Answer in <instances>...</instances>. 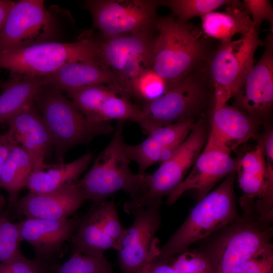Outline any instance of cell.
Segmentation results:
<instances>
[{"label": "cell", "instance_id": "cell-1", "mask_svg": "<svg viewBox=\"0 0 273 273\" xmlns=\"http://www.w3.org/2000/svg\"><path fill=\"white\" fill-rule=\"evenodd\" d=\"M151 53V67L169 89L188 76L205 70L212 52L202 31L172 14L158 18Z\"/></svg>", "mask_w": 273, "mask_h": 273}, {"label": "cell", "instance_id": "cell-2", "mask_svg": "<svg viewBox=\"0 0 273 273\" xmlns=\"http://www.w3.org/2000/svg\"><path fill=\"white\" fill-rule=\"evenodd\" d=\"M236 173L227 176L218 187L198 201L182 224L160 247L154 260L169 262L194 243L237 219Z\"/></svg>", "mask_w": 273, "mask_h": 273}, {"label": "cell", "instance_id": "cell-3", "mask_svg": "<svg viewBox=\"0 0 273 273\" xmlns=\"http://www.w3.org/2000/svg\"><path fill=\"white\" fill-rule=\"evenodd\" d=\"M44 3L43 0L14 2L0 31V52L48 42H67L64 37L66 24L71 22L70 14Z\"/></svg>", "mask_w": 273, "mask_h": 273}, {"label": "cell", "instance_id": "cell-4", "mask_svg": "<svg viewBox=\"0 0 273 273\" xmlns=\"http://www.w3.org/2000/svg\"><path fill=\"white\" fill-rule=\"evenodd\" d=\"M33 104L49 131L62 163L66 153L72 147L114 131L109 123L96 124L88 121L62 90L52 85L43 86Z\"/></svg>", "mask_w": 273, "mask_h": 273}, {"label": "cell", "instance_id": "cell-5", "mask_svg": "<svg viewBox=\"0 0 273 273\" xmlns=\"http://www.w3.org/2000/svg\"><path fill=\"white\" fill-rule=\"evenodd\" d=\"M124 121H118L117 129L108 146L95 161L89 171L77 185L93 203L106 200L120 190L128 193L131 200L141 195L145 182L144 174L133 173L125 150L122 131Z\"/></svg>", "mask_w": 273, "mask_h": 273}, {"label": "cell", "instance_id": "cell-6", "mask_svg": "<svg viewBox=\"0 0 273 273\" xmlns=\"http://www.w3.org/2000/svg\"><path fill=\"white\" fill-rule=\"evenodd\" d=\"M98 60L97 49L80 33L71 42H48L24 49L0 52V68L11 74L44 77L64 65L76 61Z\"/></svg>", "mask_w": 273, "mask_h": 273}, {"label": "cell", "instance_id": "cell-7", "mask_svg": "<svg viewBox=\"0 0 273 273\" xmlns=\"http://www.w3.org/2000/svg\"><path fill=\"white\" fill-rule=\"evenodd\" d=\"M262 45L259 31L253 28L239 39L219 43L212 51L205 71L213 91L214 108L234 97L254 65L256 50Z\"/></svg>", "mask_w": 273, "mask_h": 273}, {"label": "cell", "instance_id": "cell-8", "mask_svg": "<svg viewBox=\"0 0 273 273\" xmlns=\"http://www.w3.org/2000/svg\"><path fill=\"white\" fill-rule=\"evenodd\" d=\"M207 254L215 273H236L246 261L273 248L271 223L243 216L231 223Z\"/></svg>", "mask_w": 273, "mask_h": 273}, {"label": "cell", "instance_id": "cell-9", "mask_svg": "<svg viewBox=\"0 0 273 273\" xmlns=\"http://www.w3.org/2000/svg\"><path fill=\"white\" fill-rule=\"evenodd\" d=\"M82 114L96 124L111 120L137 122L148 134L159 126L133 104L122 88L107 85H94L64 92Z\"/></svg>", "mask_w": 273, "mask_h": 273}, {"label": "cell", "instance_id": "cell-10", "mask_svg": "<svg viewBox=\"0 0 273 273\" xmlns=\"http://www.w3.org/2000/svg\"><path fill=\"white\" fill-rule=\"evenodd\" d=\"M160 1L87 0L83 7L92 17V28L106 37L152 32Z\"/></svg>", "mask_w": 273, "mask_h": 273}, {"label": "cell", "instance_id": "cell-11", "mask_svg": "<svg viewBox=\"0 0 273 273\" xmlns=\"http://www.w3.org/2000/svg\"><path fill=\"white\" fill-rule=\"evenodd\" d=\"M206 130L202 121L195 124L191 132L173 155L161 163L152 174H146L141 194L125 203L127 207H146L161 202L181 182L202 152L206 142Z\"/></svg>", "mask_w": 273, "mask_h": 273}, {"label": "cell", "instance_id": "cell-12", "mask_svg": "<svg viewBox=\"0 0 273 273\" xmlns=\"http://www.w3.org/2000/svg\"><path fill=\"white\" fill-rule=\"evenodd\" d=\"M242 192L240 204L243 215L271 223L273 218L272 164L266 162L259 140L255 148L238 160L236 171Z\"/></svg>", "mask_w": 273, "mask_h": 273}, {"label": "cell", "instance_id": "cell-13", "mask_svg": "<svg viewBox=\"0 0 273 273\" xmlns=\"http://www.w3.org/2000/svg\"><path fill=\"white\" fill-rule=\"evenodd\" d=\"M161 203L124 208L134 219L131 225L125 229L117 251L121 273H144L158 254L159 242L155 235L161 224Z\"/></svg>", "mask_w": 273, "mask_h": 273}, {"label": "cell", "instance_id": "cell-14", "mask_svg": "<svg viewBox=\"0 0 273 273\" xmlns=\"http://www.w3.org/2000/svg\"><path fill=\"white\" fill-rule=\"evenodd\" d=\"M205 70L193 74L159 98L143 105L142 111L159 126L193 119L205 105L210 87Z\"/></svg>", "mask_w": 273, "mask_h": 273}, {"label": "cell", "instance_id": "cell-15", "mask_svg": "<svg viewBox=\"0 0 273 273\" xmlns=\"http://www.w3.org/2000/svg\"><path fill=\"white\" fill-rule=\"evenodd\" d=\"M233 98V107L259 120L270 112L273 105L272 33L267 37L260 60L248 72Z\"/></svg>", "mask_w": 273, "mask_h": 273}, {"label": "cell", "instance_id": "cell-16", "mask_svg": "<svg viewBox=\"0 0 273 273\" xmlns=\"http://www.w3.org/2000/svg\"><path fill=\"white\" fill-rule=\"evenodd\" d=\"M237 164L230 153L206 142L190 173L168 196L167 203L173 204L190 190L195 192L199 201L218 181L236 172Z\"/></svg>", "mask_w": 273, "mask_h": 273}, {"label": "cell", "instance_id": "cell-17", "mask_svg": "<svg viewBox=\"0 0 273 273\" xmlns=\"http://www.w3.org/2000/svg\"><path fill=\"white\" fill-rule=\"evenodd\" d=\"M88 200L77 181L43 193L30 192L12 205L18 215L26 218L61 220L68 218Z\"/></svg>", "mask_w": 273, "mask_h": 273}, {"label": "cell", "instance_id": "cell-18", "mask_svg": "<svg viewBox=\"0 0 273 273\" xmlns=\"http://www.w3.org/2000/svg\"><path fill=\"white\" fill-rule=\"evenodd\" d=\"M80 217L61 220L26 218L16 222L22 241L33 247L36 258L49 265L76 231Z\"/></svg>", "mask_w": 273, "mask_h": 273}, {"label": "cell", "instance_id": "cell-19", "mask_svg": "<svg viewBox=\"0 0 273 273\" xmlns=\"http://www.w3.org/2000/svg\"><path fill=\"white\" fill-rule=\"evenodd\" d=\"M81 33L96 45L98 60L117 74L137 58H151L154 37L152 32L106 37L92 30Z\"/></svg>", "mask_w": 273, "mask_h": 273}, {"label": "cell", "instance_id": "cell-20", "mask_svg": "<svg viewBox=\"0 0 273 273\" xmlns=\"http://www.w3.org/2000/svg\"><path fill=\"white\" fill-rule=\"evenodd\" d=\"M7 132L31 157L34 170L44 169V158L53 143L49 131L33 103L7 123Z\"/></svg>", "mask_w": 273, "mask_h": 273}, {"label": "cell", "instance_id": "cell-21", "mask_svg": "<svg viewBox=\"0 0 273 273\" xmlns=\"http://www.w3.org/2000/svg\"><path fill=\"white\" fill-rule=\"evenodd\" d=\"M258 123L259 119L227 103L213 108L206 143L231 154L256 135Z\"/></svg>", "mask_w": 273, "mask_h": 273}, {"label": "cell", "instance_id": "cell-22", "mask_svg": "<svg viewBox=\"0 0 273 273\" xmlns=\"http://www.w3.org/2000/svg\"><path fill=\"white\" fill-rule=\"evenodd\" d=\"M45 79L46 84L56 87L63 92L101 84L118 86L125 90L117 74L98 60L66 64L55 72L45 76Z\"/></svg>", "mask_w": 273, "mask_h": 273}, {"label": "cell", "instance_id": "cell-23", "mask_svg": "<svg viewBox=\"0 0 273 273\" xmlns=\"http://www.w3.org/2000/svg\"><path fill=\"white\" fill-rule=\"evenodd\" d=\"M202 33L206 36L224 43L236 34L245 35L253 29L250 14L242 2L235 0L223 12L213 11L202 17Z\"/></svg>", "mask_w": 273, "mask_h": 273}, {"label": "cell", "instance_id": "cell-24", "mask_svg": "<svg viewBox=\"0 0 273 273\" xmlns=\"http://www.w3.org/2000/svg\"><path fill=\"white\" fill-rule=\"evenodd\" d=\"M45 84V76L11 74L10 78L2 84V92L0 94V124H6L22 109L32 104Z\"/></svg>", "mask_w": 273, "mask_h": 273}, {"label": "cell", "instance_id": "cell-25", "mask_svg": "<svg viewBox=\"0 0 273 273\" xmlns=\"http://www.w3.org/2000/svg\"><path fill=\"white\" fill-rule=\"evenodd\" d=\"M93 158L91 152H86L79 158L67 163L45 170H34L30 176L26 187L30 192L43 193L56 190L77 181Z\"/></svg>", "mask_w": 273, "mask_h": 273}, {"label": "cell", "instance_id": "cell-26", "mask_svg": "<svg viewBox=\"0 0 273 273\" xmlns=\"http://www.w3.org/2000/svg\"><path fill=\"white\" fill-rule=\"evenodd\" d=\"M70 241L72 253L102 256L108 249L116 250L114 242L103 230L91 206L86 214L80 218Z\"/></svg>", "mask_w": 273, "mask_h": 273}, {"label": "cell", "instance_id": "cell-27", "mask_svg": "<svg viewBox=\"0 0 273 273\" xmlns=\"http://www.w3.org/2000/svg\"><path fill=\"white\" fill-rule=\"evenodd\" d=\"M34 167L32 160L20 145L16 144L10 151L0 174V188L8 193L10 205L18 199L20 192L26 187Z\"/></svg>", "mask_w": 273, "mask_h": 273}, {"label": "cell", "instance_id": "cell-28", "mask_svg": "<svg viewBox=\"0 0 273 273\" xmlns=\"http://www.w3.org/2000/svg\"><path fill=\"white\" fill-rule=\"evenodd\" d=\"M169 87L167 81L152 68L142 72L128 85L126 92L146 104L163 95Z\"/></svg>", "mask_w": 273, "mask_h": 273}, {"label": "cell", "instance_id": "cell-29", "mask_svg": "<svg viewBox=\"0 0 273 273\" xmlns=\"http://www.w3.org/2000/svg\"><path fill=\"white\" fill-rule=\"evenodd\" d=\"M235 0H163L160 6L169 8L171 14L179 21L187 23L192 18L200 17Z\"/></svg>", "mask_w": 273, "mask_h": 273}, {"label": "cell", "instance_id": "cell-30", "mask_svg": "<svg viewBox=\"0 0 273 273\" xmlns=\"http://www.w3.org/2000/svg\"><path fill=\"white\" fill-rule=\"evenodd\" d=\"M51 273H115L105 257L78 253H72L71 256L64 263H54L50 266Z\"/></svg>", "mask_w": 273, "mask_h": 273}, {"label": "cell", "instance_id": "cell-31", "mask_svg": "<svg viewBox=\"0 0 273 273\" xmlns=\"http://www.w3.org/2000/svg\"><path fill=\"white\" fill-rule=\"evenodd\" d=\"M91 207L103 230L113 241L116 250L118 251L124 235L125 229L120 223L114 201L104 200L93 203Z\"/></svg>", "mask_w": 273, "mask_h": 273}, {"label": "cell", "instance_id": "cell-32", "mask_svg": "<svg viewBox=\"0 0 273 273\" xmlns=\"http://www.w3.org/2000/svg\"><path fill=\"white\" fill-rule=\"evenodd\" d=\"M22 241L16 223L11 222L5 210H0V262L11 261L22 254Z\"/></svg>", "mask_w": 273, "mask_h": 273}, {"label": "cell", "instance_id": "cell-33", "mask_svg": "<svg viewBox=\"0 0 273 273\" xmlns=\"http://www.w3.org/2000/svg\"><path fill=\"white\" fill-rule=\"evenodd\" d=\"M194 125L193 119L183 120L156 127L147 135L162 147L178 148L187 138Z\"/></svg>", "mask_w": 273, "mask_h": 273}, {"label": "cell", "instance_id": "cell-34", "mask_svg": "<svg viewBox=\"0 0 273 273\" xmlns=\"http://www.w3.org/2000/svg\"><path fill=\"white\" fill-rule=\"evenodd\" d=\"M162 149V146L149 136L136 145H124L129 160L138 164L139 174H145L150 166L160 162Z\"/></svg>", "mask_w": 273, "mask_h": 273}, {"label": "cell", "instance_id": "cell-35", "mask_svg": "<svg viewBox=\"0 0 273 273\" xmlns=\"http://www.w3.org/2000/svg\"><path fill=\"white\" fill-rule=\"evenodd\" d=\"M172 266L177 273H215L203 253L185 251L179 254Z\"/></svg>", "mask_w": 273, "mask_h": 273}, {"label": "cell", "instance_id": "cell-36", "mask_svg": "<svg viewBox=\"0 0 273 273\" xmlns=\"http://www.w3.org/2000/svg\"><path fill=\"white\" fill-rule=\"evenodd\" d=\"M50 266L40 260L30 259L22 253L11 261L0 263V273H51Z\"/></svg>", "mask_w": 273, "mask_h": 273}, {"label": "cell", "instance_id": "cell-37", "mask_svg": "<svg viewBox=\"0 0 273 273\" xmlns=\"http://www.w3.org/2000/svg\"><path fill=\"white\" fill-rule=\"evenodd\" d=\"M242 4L248 12L253 28L259 31L263 21L269 22L270 31L273 30V8L269 0H243Z\"/></svg>", "mask_w": 273, "mask_h": 273}, {"label": "cell", "instance_id": "cell-38", "mask_svg": "<svg viewBox=\"0 0 273 273\" xmlns=\"http://www.w3.org/2000/svg\"><path fill=\"white\" fill-rule=\"evenodd\" d=\"M273 248L264 250L245 262L236 273H272Z\"/></svg>", "mask_w": 273, "mask_h": 273}, {"label": "cell", "instance_id": "cell-39", "mask_svg": "<svg viewBox=\"0 0 273 273\" xmlns=\"http://www.w3.org/2000/svg\"><path fill=\"white\" fill-rule=\"evenodd\" d=\"M16 144H17L7 132L0 134V174L10 151Z\"/></svg>", "mask_w": 273, "mask_h": 273}, {"label": "cell", "instance_id": "cell-40", "mask_svg": "<svg viewBox=\"0 0 273 273\" xmlns=\"http://www.w3.org/2000/svg\"><path fill=\"white\" fill-rule=\"evenodd\" d=\"M144 273H177L168 262L153 260Z\"/></svg>", "mask_w": 273, "mask_h": 273}, {"label": "cell", "instance_id": "cell-41", "mask_svg": "<svg viewBox=\"0 0 273 273\" xmlns=\"http://www.w3.org/2000/svg\"><path fill=\"white\" fill-rule=\"evenodd\" d=\"M267 162L272 164L273 162V131L270 129L266 132L261 140Z\"/></svg>", "mask_w": 273, "mask_h": 273}, {"label": "cell", "instance_id": "cell-42", "mask_svg": "<svg viewBox=\"0 0 273 273\" xmlns=\"http://www.w3.org/2000/svg\"><path fill=\"white\" fill-rule=\"evenodd\" d=\"M14 3V1L11 0H0V31Z\"/></svg>", "mask_w": 273, "mask_h": 273}, {"label": "cell", "instance_id": "cell-43", "mask_svg": "<svg viewBox=\"0 0 273 273\" xmlns=\"http://www.w3.org/2000/svg\"><path fill=\"white\" fill-rule=\"evenodd\" d=\"M6 204V201L4 195L0 193V210L5 209Z\"/></svg>", "mask_w": 273, "mask_h": 273}, {"label": "cell", "instance_id": "cell-44", "mask_svg": "<svg viewBox=\"0 0 273 273\" xmlns=\"http://www.w3.org/2000/svg\"><path fill=\"white\" fill-rule=\"evenodd\" d=\"M2 84H3V83H2L0 82V90L2 89Z\"/></svg>", "mask_w": 273, "mask_h": 273}]
</instances>
